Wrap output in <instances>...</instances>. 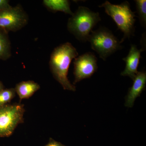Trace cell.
<instances>
[{
  "label": "cell",
  "instance_id": "obj_1",
  "mask_svg": "<svg viewBox=\"0 0 146 146\" xmlns=\"http://www.w3.org/2000/svg\"><path fill=\"white\" fill-rule=\"evenodd\" d=\"M78 55V53L70 42H66L55 48L50 57V70L55 79L64 90L75 91V86L68 78L71 62Z\"/></svg>",
  "mask_w": 146,
  "mask_h": 146
},
{
  "label": "cell",
  "instance_id": "obj_2",
  "mask_svg": "<svg viewBox=\"0 0 146 146\" xmlns=\"http://www.w3.org/2000/svg\"><path fill=\"white\" fill-rule=\"evenodd\" d=\"M101 21L98 12H95L84 6H79L68 20V31L78 40L88 41L92 29Z\"/></svg>",
  "mask_w": 146,
  "mask_h": 146
},
{
  "label": "cell",
  "instance_id": "obj_3",
  "mask_svg": "<svg viewBox=\"0 0 146 146\" xmlns=\"http://www.w3.org/2000/svg\"><path fill=\"white\" fill-rule=\"evenodd\" d=\"M99 7L104 8L106 13L114 20L118 29L123 33V37L120 41L121 44L127 38L133 36L136 16L135 12L131 9L128 2L125 1L120 5H114L106 1Z\"/></svg>",
  "mask_w": 146,
  "mask_h": 146
},
{
  "label": "cell",
  "instance_id": "obj_4",
  "mask_svg": "<svg viewBox=\"0 0 146 146\" xmlns=\"http://www.w3.org/2000/svg\"><path fill=\"white\" fill-rule=\"evenodd\" d=\"M88 41L91 44L92 49L104 60L117 51L122 48L120 41L111 31L105 28L92 31Z\"/></svg>",
  "mask_w": 146,
  "mask_h": 146
},
{
  "label": "cell",
  "instance_id": "obj_5",
  "mask_svg": "<svg viewBox=\"0 0 146 146\" xmlns=\"http://www.w3.org/2000/svg\"><path fill=\"white\" fill-rule=\"evenodd\" d=\"M23 104H7L0 108V137L11 136L17 126L24 122Z\"/></svg>",
  "mask_w": 146,
  "mask_h": 146
},
{
  "label": "cell",
  "instance_id": "obj_6",
  "mask_svg": "<svg viewBox=\"0 0 146 146\" xmlns=\"http://www.w3.org/2000/svg\"><path fill=\"white\" fill-rule=\"evenodd\" d=\"M28 21L29 16L20 5L0 11V30L7 33L20 30Z\"/></svg>",
  "mask_w": 146,
  "mask_h": 146
},
{
  "label": "cell",
  "instance_id": "obj_7",
  "mask_svg": "<svg viewBox=\"0 0 146 146\" xmlns=\"http://www.w3.org/2000/svg\"><path fill=\"white\" fill-rule=\"evenodd\" d=\"M97 61V57L91 52L85 53L76 58L74 62V84L91 77L98 70Z\"/></svg>",
  "mask_w": 146,
  "mask_h": 146
},
{
  "label": "cell",
  "instance_id": "obj_8",
  "mask_svg": "<svg viewBox=\"0 0 146 146\" xmlns=\"http://www.w3.org/2000/svg\"><path fill=\"white\" fill-rule=\"evenodd\" d=\"M143 51H144L143 49L139 50L136 45H131L128 54L123 58L126 65L125 70L121 73V75L129 77L132 80L134 79L138 72L137 69L141 57V53Z\"/></svg>",
  "mask_w": 146,
  "mask_h": 146
},
{
  "label": "cell",
  "instance_id": "obj_9",
  "mask_svg": "<svg viewBox=\"0 0 146 146\" xmlns=\"http://www.w3.org/2000/svg\"><path fill=\"white\" fill-rule=\"evenodd\" d=\"M132 86L129 90L125 98V106L133 107L136 98L139 97L144 91L146 84V73L145 71L138 72L134 79Z\"/></svg>",
  "mask_w": 146,
  "mask_h": 146
},
{
  "label": "cell",
  "instance_id": "obj_10",
  "mask_svg": "<svg viewBox=\"0 0 146 146\" xmlns=\"http://www.w3.org/2000/svg\"><path fill=\"white\" fill-rule=\"evenodd\" d=\"M40 88V86L38 83L32 80H28L17 84L14 89L20 100H22L29 98Z\"/></svg>",
  "mask_w": 146,
  "mask_h": 146
},
{
  "label": "cell",
  "instance_id": "obj_11",
  "mask_svg": "<svg viewBox=\"0 0 146 146\" xmlns=\"http://www.w3.org/2000/svg\"><path fill=\"white\" fill-rule=\"evenodd\" d=\"M43 3L46 8L52 12L61 11L71 16L74 13L71 10L70 2L68 0H44Z\"/></svg>",
  "mask_w": 146,
  "mask_h": 146
},
{
  "label": "cell",
  "instance_id": "obj_12",
  "mask_svg": "<svg viewBox=\"0 0 146 146\" xmlns=\"http://www.w3.org/2000/svg\"><path fill=\"white\" fill-rule=\"evenodd\" d=\"M8 34L0 30V60H7L11 56V46Z\"/></svg>",
  "mask_w": 146,
  "mask_h": 146
},
{
  "label": "cell",
  "instance_id": "obj_13",
  "mask_svg": "<svg viewBox=\"0 0 146 146\" xmlns=\"http://www.w3.org/2000/svg\"><path fill=\"white\" fill-rule=\"evenodd\" d=\"M14 88L3 89L0 92V108L7 104L16 96Z\"/></svg>",
  "mask_w": 146,
  "mask_h": 146
},
{
  "label": "cell",
  "instance_id": "obj_14",
  "mask_svg": "<svg viewBox=\"0 0 146 146\" xmlns=\"http://www.w3.org/2000/svg\"><path fill=\"white\" fill-rule=\"evenodd\" d=\"M136 9L141 25L146 27V1L136 0Z\"/></svg>",
  "mask_w": 146,
  "mask_h": 146
},
{
  "label": "cell",
  "instance_id": "obj_15",
  "mask_svg": "<svg viewBox=\"0 0 146 146\" xmlns=\"http://www.w3.org/2000/svg\"><path fill=\"white\" fill-rule=\"evenodd\" d=\"M9 1L7 0H0V11L5 10L11 7L9 5Z\"/></svg>",
  "mask_w": 146,
  "mask_h": 146
},
{
  "label": "cell",
  "instance_id": "obj_16",
  "mask_svg": "<svg viewBox=\"0 0 146 146\" xmlns=\"http://www.w3.org/2000/svg\"><path fill=\"white\" fill-rule=\"evenodd\" d=\"M45 146H67L63 145L60 142L55 141L52 138H50L48 143Z\"/></svg>",
  "mask_w": 146,
  "mask_h": 146
},
{
  "label": "cell",
  "instance_id": "obj_17",
  "mask_svg": "<svg viewBox=\"0 0 146 146\" xmlns=\"http://www.w3.org/2000/svg\"><path fill=\"white\" fill-rule=\"evenodd\" d=\"M4 86L2 82L0 81V92L2 91L3 89H4Z\"/></svg>",
  "mask_w": 146,
  "mask_h": 146
}]
</instances>
